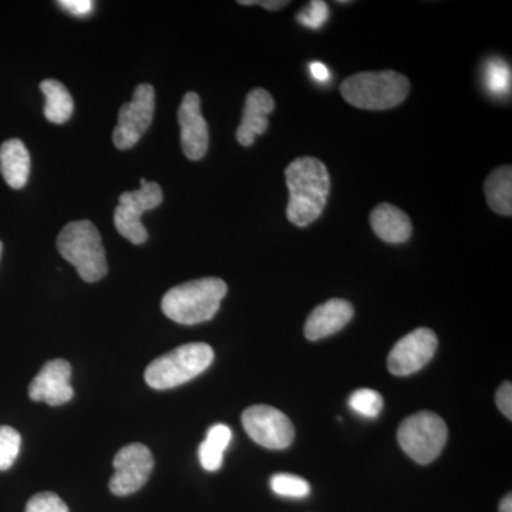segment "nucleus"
I'll use <instances>...</instances> for the list:
<instances>
[{
    "instance_id": "c756f323",
    "label": "nucleus",
    "mask_w": 512,
    "mask_h": 512,
    "mask_svg": "<svg viewBox=\"0 0 512 512\" xmlns=\"http://www.w3.org/2000/svg\"><path fill=\"white\" fill-rule=\"evenodd\" d=\"M256 5H261L262 8L268 10H279L288 5L286 0H265V2H256Z\"/></svg>"
},
{
    "instance_id": "c85d7f7f",
    "label": "nucleus",
    "mask_w": 512,
    "mask_h": 512,
    "mask_svg": "<svg viewBox=\"0 0 512 512\" xmlns=\"http://www.w3.org/2000/svg\"><path fill=\"white\" fill-rule=\"evenodd\" d=\"M312 76L315 77L318 82H326L329 79V70L325 64L315 62L311 64Z\"/></svg>"
},
{
    "instance_id": "dca6fc26",
    "label": "nucleus",
    "mask_w": 512,
    "mask_h": 512,
    "mask_svg": "<svg viewBox=\"0 0 512 512\" xmlns=\"http://www.w3.org/2000/svg\"><path fill=\"white\" fill-rule=\"evenodd\" d=\"M370 225L377 237L387 244H403L413 234L409 215L392 204L377 205L370 215Z\"/></svg>"
},
{
    "instance_id": "393cba45",
    "label": "nucleus",
    "mask_w": 512,
    "mask_h": 512,
    "mask_svg": "<svg viewBox=\"0 0 512 512\" xmlns=\"http://www.w3.org/2000/svg\"><path fill=\"white\" fill-rule=\"evenodd\" d=\"M328 5L322 0H313L308 8L298 13V22L309 29H319L328 20Z\"/></svg>"
},
{
    "instance_id": "bb28decb",
    "label": "nucleus",
    "mask_w": 512,
    "mask_h": 512,
    "mask_svg": "<svg viewBox=\"0 0 512 512\" xmlns=\"http://www.w3.org/2000/svg\"><path fill=\"white\" fill-rule=\"evenodd\" d=\"M495 402H497L500 412L507 417L508 420L512 419V386L510 382L501 384L500 389L495 394Z\"/></svg>"
},
{
    "instance_id": "2f4dec72",
    "label": "nucleus",
    "mask_w": 512,
    "mask_h": 512,
    "mask_svg": "<svg viewBox=\"0 0 512 512\" xmlns=\"http://www.w3.org/2000/svg\"><path fill=\"white\" fill-rule=\"evenodd\" d=\"M2 251H3V244H2V242H0V256H2Z\"/></svg>"
},
{
    "instance_id": "a878e982",
    "label": "nucleus",
    "mask_w": 512,
    "mask_h": 512,
    "mask_svg": "<svg viewBox=\"0 0 512 512\" xmlns=\"http://www.w3.org/2000/svg\"><path fill=\"white\" fill-rule=\"evenodd\" d=\"M26 512H69V508L59 495L40 493L30 498Z\"/></svg>"
},
{
    "instance_id": "9d476101",
    "label": "nucleus",
    "mask_w": 512,
    "mask_h": 512,
    "mask_svg": "<svg viewBox=\"0 0 512 512\" xmlns=\"http://www.w3.org/2000/svg\"><path fill=\"white\" fill-rule=\"evenodd\" d=\"M114 470L110 491L124 497L137 493L146 485L154 468V457L144 444L133 443L121 448L113 461Z\"/></svg>"
},
{
    "instance_id": "cd10ccee",
    "label": "nucleus",
    "mask_w": 512,
    "mask_h": 512,
    "mask_svg": "<svg viewBox=\"0 0 512 512\" xmlns=\"http://www.w3.org/2000/svg\"><path fill=\"white\" fill-rule=\"evenodd\" d=\"M59 5L67 12L74 16H80V18L93 12V2H90V0H62Z\"/></svg>"
},
{
    "instance_id": "4468645a",
    "label": "nucleus",
    "mask_w": 512,
    "mask_h": 512,
    "mask_svg": "<svg viewBox=\"0 0 512 512\" xmlns=\"http://www.w3.org/2000/svg\"><path fill=\"white\" fill-rule=\"evenodd\" d=\"M353 309L352 303L343 301V299H330V301L322 303L318 308L313 309L305 325L306 339L315 340L328 338L335 335L336 332L345 328L352 320Z\"/></svg>"
},
{
    "instance_id": "f8f14e48",
    "label": "nucleus",
    "mask_w": 512,
    "mask_h": 512,
    "mask_svg": "<svg viewBox=\"0 0 512 512\" xmlns=\"http://www.w3.org/2000/svg\"><path fill=\"white\" fill-rule=\"evenodd\" d=\"M70 379H72V366L67 360H49L30 383V399L33 402H45L49 406H62L70 402L74 396Z\"/></svg>"
},
{
    "instance_id": "ddd939ff",
    "label": "nucleus",
    "mask_w": 512,
    "mask_h": 512,
    "mask_svg": "<svg viewBox=\"0 0 512 512\" xmlns=\"http://www.w3.org/2000/svg\"><path fill=\"white\" fill-rule=\"evenodd\" d=\"M178 123L181 127V146L185 157L191 161L201 160L210 146L208 124L201 113V99L197 93L185 94L180 110Z\"/></svg>"
},
{
    "instance_id": "7ed1b4c3",
    "label": "nucleus",
    "mask_w": 512,
    "mask_h": 512,
    "mask_svg": "<svg viewBox=\"0 0 512 512\" xmlns=\"http://www.w3.org/2000/svg\"><path fill=\"white\" fill-rule=\"evenodd\" d=\"M409 92V79L392 70L353 74L340 86L343 99L362 110L393 109L406 100Z\"/></svg>"
},
{
    "instance_id": "6e6552de",
    "label": "nucleus",
    "mask_w": 512,
    "mask_h": 512,
    "mask_svg": "<svg viewBox=\"0 0 512 512\" xmlns=\"http://www.w3.org/2000/svg\"><path fill=\"white\" fill-rule=\"evenodd\" d=\"M242 424L249 437L269 450H285L295 439L292 421L281 410L255 404L242 413Z\"/></svg>"
},
{
    "instance_id": "a211bd4d",
    "label": "nucleus",
    "mask_w": 512,
    "mask_h": 512,
    "mask_svg": "<svg viewBox=\"0 0 512 512\" xmlns=\"http://www.w3.org/2000/svg\"><path fill=\"white\" fill-rule=\"evenodd\" d=\"M484 190L491 210L510 217L512 214V168L510 165H503L488 175Z\"/></svg>"
},
{
    "instance_id": "f03ea898",
    "label": "nucleus",
    "mask_w": 512,
    "mask_h": 512,
    "mask_svg": "<svg viewBox=\"0 0 512 512\" xmlns=\"http://www.w3.org/2000/svg\"><path fill=\"white\" fill-rule=\"evenodd\" d=\"M227 292L228 286L220 278L194 279L165 293L161 309L180 325H198L217 315Z\"/></svg>"
},
{
    "instance_id": "6ab92c4d",
    "label": "nucleus",
    "mask_w": 512,
    "mask_h": 512,
    "mask_svg": "<svg viewBox=\"0 0 512 512\" xmlns=\"http://www.w3.org/2000/svg\"><path fill=\"white\" fill-rule=\"evenodd\" d=\"M40 90L45 94V117L50 123L63 124L73 116L74 103L72 94L63 83L47 79L40 83Z\"/></svg>"
},
{
    "instance_id": "f3484780",
    "label": "nucleus",
    "mask_w": 512,
    "mask_h": 512,
    "mask_svg": "<svg viewBox=\"0 0 512 512\" xmlns=\"http://www.w3.org/2000/svg\"><path fill=\"white\" fill-rule=\"evenodd\" d=\"M0 173L13 190H20L28 184L30 154L18 138L5 141L0 147Z\"/></svg>"
},
{
    "instance_id": "412c9836",
    "label": "nucleus",
    "mask_w": 512,
    "mask_h": 512,
    "mask_svg": "<svg viewBox=\"0 0 512 512\" xmlns=\"http://www.w3.org/2000/svg\"><path fill=\"white\" fill-rule=\"evenodd\" d=\"M349 407L360 416L376 419L383 410L382 394L372 389L356 390L349 397Z\"/></svg>"
},
{
    "instance_id": "9b49d317",
    "label": "nucleus",
    "mask_w": 512,
    "mask_h": 512,
    "mask_svg": "<svg viewBox=\"0 0 512 512\" xmlns=\"http://www.w3.org/2000/svg\"><path fill=\"white\" fill-rule=\"evenodd\" d=\"M439 340L431 329L419 328L400 339L387 357V367L394 376L420 372L436 355Z\"/></svg>"
},
{
    "instance_id": "b1692460",
    "label": "nucleus",
    "mask_w": 512,
    "mask_h": 512,
    "mask_svg": "<svg viewBox=\"0 0 512 512\" xmlns=\"http://www.w3.org/2000/svg\"><path fill=\"white\" fill-rule=\"evenodd\" d=\"M22 437L9 426H0V471L9 470L19 456Z\"/></svg>"
},
{
    "instance_id": "7c9ffc66",
    "label": "nucleus",
    "mask_w": 512,
    "mask_h": 512,
    "mask_svg": "<svg viewBox=\"0 0 512 512\" xmlns=\"http://www.w3.org/2000/svg\"><path fill=\"white\" fill-rule=\"evenodd\" d=\"M500 512H512V498L511 494L503 498L500 504Z\"/></svg>"
},
{
    "instance_id": "1a4fd4ad",
    "label": "nucleus",
    "mask_w": 512,
    "mask_h": 512,
    "mask_svg": "<svg viewBox=\"0 0 512 512\" xmlns=\"http://www.w3.org/2000/svg\"><path fill=\"white\" fill-rule=\"evenodd\" d=\"M156 109V93L151 84H140L134 90L133 99L120 109L119 121L113 131V143L119 150L136 146L148 127L153 123Z\"/></svg>"
},
{
    "instance_id": "aec40b11",
    "label": "nucleus",
    "mask_w": 512,
    "mask_h": 512,
    "mask_svg": "<svg viewBox=\"0 0 512 512\" xmlns=\"http://www.w3.org/2000/svg\"><path fill=\"white\" fill-rule=\"evenodd\" d=\"M232 431L225 424H215L208 430L207 437L198 448V457L202 468L207 471H218L224 461V453L231 443Z\"/></svg>"
},
{
    "instance_id": "423d86ee",
    "label": "nucleus",
    "mask_w": 512,
    "mask_h": 512,
    "mask_svg": "<svg viewBox=\"0 0 512 512\" xmlns=\"http://www.w3.org/2000/svg\"><path fill=\"white\" fill-rule=\"evenodd\" d=\"M448 439L446 421L439 414L420 412L400 424L397 440L404 453L416 463H433L440 456Z\"/></svg>"
},
{
    "instance_id": "0eeeda50",
    "label": "nucleus",
    "mask_w": 512,
    "mask_h": 512,
    "mask_svg": "<svg viewBox=\"0 0 512 512\" xmlns=\"http://www.w3.org/2000/svg\"><path fill=\"white\" fill-rule=\"evenodd\" d=\"M163 198V188L157 183H147L146 180H141L140 190L123 192L114 211L117 231L134 245L144 244L148 239V232L141 222V215L157 208Z\"/></svg>"
},
{
    "instance_id": "2eb2a0df",
    "label": "nucleus",
    "mask_w": 512,
    "mask_h": 512,
    "mask_svg": "<svg viewBox=\"0 0 512 512\" xmlns=\"http://www.w3.org/2000/svg\"><path fill=\"white\" fill-rule=\"evenodd\" d=\"M274 109V97L265 89H255L248 94L244 116L237 130V140L241 146L251 147L255 143V138L268 130V116Z\"/></svg>"
},
{
    "instance_id": "39448f33",
    "label": "nucleus",
    "mask_w": 512,
    "mask_h": 512,
    "mask_svg": "<svg viewBox=\"0 0 512 512\" xmlns=\"http://www.w3.org/2000/svg\"><path fill=\"white\" fill-rule=\"evenodd\" d=\"M214 350L207 343H188L157 357L148 365L146 382L156 390L174 389L211 366Z\"/></svg>"
},
{
    "instance_id": "5701e85b",
    "label": "nucleus",
    "mask_w": 512,
    "mask_h": 512,
    "mask_svg": "<svg viewBox=\"0 0 512 512\" xmlns=\"http://www.w3.org/2000/svg\"><path fill=\"white\" fill-rule=\"evenodd\" d=\"M271 488L275 494L288 498H305L311 494V485L305 478L293 474L279 473L271 478Z\"/></svg>"
},
{
    "instance_id": "20e7f679",
    "label": "nucleus",
    "mask_w": 512,
    "mask_h": 512,
    "mask_svg": "<svg viewBox=\"0 0 512 512\" xmlns=\"http://www.w3.org/2000/svg\"><path fill=\"white\" fill-rule=\"evenodd\" d=\"M57 249L89 284L99 282L109 272L101 235L93 222H69L57 237Z\"/></svg>"
},
{
    "instance_id": "f257e3e1",
    "label": "nucleus",
    "mask_w": 512,
    "mask_h": 512,
    "mask_svg": "<svg viewBox=\"0 0 512 512\" xmlns=\"http://www.w3.org/2000/svg\"><path fill=\"white\" fill-rule=\"evenodd\" d=\"M289 201L288 220L296 227H308L325 210L330 190L328 168L313 157L296 158L285 171Z\"/></svg>"
},
{
    "instance_id": "4be33fe9",
    "label": "nucleus",
    "mask_w": 512,
    "mask_h": 512,
    "mask_svg": "<svg viewBox=\"0 0 512 512\" xmlns=\"http://www.w3.org/2000/svg\"><path fill=\"white\" fill-rule=\"evenodd\" d=\"M485 84L491 93L505 96L511 90V70L503 60L493 59L485 66Z\"/></svg>"
}]
</instances>
